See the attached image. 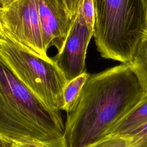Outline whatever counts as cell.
<instances>
[{
	"label": "cell",
	"mask_w": 147,
	"mask_h": 147,
	"mask_svg": "<svg viewBox=\"0 0 147 147\" xmlns=\"http://www.w3.org/2000/svg\"><path fill=\"white\" fill-rule=\"evenodd\" d=\"M144 94L128 64L90 74L67 113L64 136L68 147H86L105 137Z\"/></svg>",
	"instance_id": "1"
},
{
	"label": "cell",
	"mask_w": 147,
	"mask_h": 147,
	"mask_svg": "<svg viewBox=\"0 0 147 147\" xmlns=\"http://www.w3.org/2000/svg\"><path fill=\"white\" fill-rule=\"evenodd\" d=\"M0 147H12L11 143L0 138Z\"/></svg>",
	"instance_id": "16"
},
{
	"label": "cell",
	"mask_w": 147,
	"mask_h": 147,
	"mask_svg": "<svg viewBox=\"0 0 147 147\" xmlns=\"http://www.w3.org/2000/svg\"><path fill=\"white\" fill-rule=\"evenodd\" d=\"M60 111L51 109L0 60V138L10 143L64 136Z\"/></svg>",
	"instance_id": "2"
},
{
	"label": "cell",
	"mask_w": 147,
	"mask_h": 147,
	"mask_svg": "<svg viewBox=\"0 0 147 147\" xmlns=\"http://www.w3.org/2000/svg\"><path fill=\"white\" fill-rule=\"evenodd\" d=\"M128 136L132 137L131 147H147V122Z\"/></svg>",
	"instance_id": "14"
},
{
	"label": "cell",
	"mask_w": 147,
	"mask_h": 147,
	"mask_svg": "<svg viewBox=\"0 0 147 147\" xmlns=\"http://www.w3.org/2000/svg\"><path fill=\"white\" fill-rule=\"evenodd\" d=\"M147 122V93L114 127L109 134L129 136Z\"/></svg>",
	"instance_id": "8"
},
{
	"label": "cell",
	"mask_w": 147,
	"mask_h": 147,
	"mask_svg": "<svg viewBox=\"0 0 147 147\" xmlns=\"http://www.w3.org/2000/svg\"><path fill=\"white\" fill-rule=\"evenodd\" d=\"M147 93V29L142 34L131 62L128 64Z\"/></svg>",
	"instance_id": "9"
},
{
	"label": "cell",
	"mask_w": 147,
	"mask_h": 147,
	"mask_svg": "<svg viewBox=\"0 0 147 147\" xmlns=\"http://www.w3.org/2000/svg\"><path fill=\"white\" fill-rule=\"evenodd\" d=\"M11 1V0H0V5L1 6H3L9 3V2H10Z\"/></svg>",
	"instance_id": "17"
},
{
	"label": "cell",
	"mask_w": 147,
	"mask_h": 147,
	"mask_svg": "<svg viewBox=\"0 0 147 147\" xmlns=\"http://www.w3.org/2000/svg\"><path fill=\"white\" fill-rule=\"evenodd\" d=\"M0 60L47 107L62 110L67 80L52 58L41 57L3 37L0 39Z\"/></svg>",
	"instance_id": "4"
},
{
	"label": "cell",
	"mask_w": 147,
	"mask_h": 147,
	"mask_svg": "<svg viewBox=\"0 0 147 147\" xmlns=\"http://www.w3.org/2000/svg\"><path fill=\"white\" fill-rule=\"evenodd\" d=\"M80 0H56V1L73 18L75 16Z\"/></svg>",
	"instance_id": "15"
},
{
	"label": "cell",
	"mask_w": 147,
	"mask_h": 147,
	"mask_svg": "<svg viewBox=\"0 0 147 147\" xmlns=\"http://www.w3.org/2000/svg\"><path fill=\"white\" fill-rule=\"evenodd\" d=\"M89 75L90 74L86 71L81 75L67 82L63 92L62 110L68 113L72 109Z\"/></svg>",
	"instance_id": "10"
},
{
	"label": "cell",
	"mask_w": 147,
	"mask_h": 147,
	"mask_svg": "<svg viewBox=\"0 0 147 147\" xmlns=\"http://www.w3.org/2000/svg\"><path fill=\"white\" fill-rule=\"evenodd\" d=\"M93 37L100 56L129 64L147 29V0H94Z\"/></svg>",
	"instance_id": "3"
},
{
	"label": "cell",
	"mask_w": 147,
	"mask_h": 147,
	"mask_svg": "<svg viewBox=\"0 0 147 147\" xmlns=\"http://www.w3.org/2000/svg\"><path fill=\"white\" fill-rule=\"evenodd\" d=\"M39 0H11L0 6L3 37L45 59L47 55L41 30Z\"/></svg>",
	"instance_id": "5"
},
{
	"label": "cell",
	"mask_w": 147,
	"mask_h": 147,
	"mask_svg": "<svg viewBox=\"0 0 147 147\" xmlns=\"http://www.w3.org/2000/svg\"><path fill=\"white\" fill-rule=\"evenodd\" d=\"M75 15L89 26L94 28L95 16L94 0H80Z\"/></svg>",
	"instance_id": "12"
},
{
	"label": "cell",
	"mask_w": 147,
	"mask_h": 147,
	"mask_svg": "<svg viewBox=\"0 0 147 147\" xmlns=\"http://www.w3.org/2000/svg\"><path fill=\"white\" fill-rule=\"evenodd\" d=\"M38 13L43 42L45 48H62L73 18L56 0H39Z\"/></svg>",
	"instance_id": "7"
},
{
	"label": "cell",
	"mask_w": 147,
	"mask_h": 147,
	"mask_svg": "<svg viewBox=\"0 0 147 147\" xmlns=\"http://www.w3.org/2000/svg\"><path fill=\"white\" fill-rule=\"evenodd\" d=\"M12 147H68L64 136L45 141H32L11 143Z\"/></svg>",
	"instance_id": "13"
},
{
	"label": "cell",
	"mask_w": 147,
	"mask_h": 147,
	"mask_svg": "<svg viewBox=\"0 0 147 147\" xmlns=\"http://www.w3.org/2000/svg\"><path fill=\"white\" fill-rule=\"evenodd\" d=\"M2 38H3V33H2L1 26H0V39H1Z\"/></svg>",
	"instance_id": "18"
},
{
	"label": "cell",
	"mask_w": 147,
	"mask_h": 147,
	"mask_svg": "<svg viewBox=\"0 0 147 147\" xmlns=\"http://www.w3.org/2000/svg\"><path fill=\"white\" fill-rule=\"evenodd\" d=\"M94 28L74 16L61 49L52 59L64 74L67 82L85 72L87 49Z\"/></svg>",
	"instance_id": "6"
},
{
	"label": "cell",
	"mask_w": 147,
	"mask_h": 147,
	"mask_svg": "<svg viewBox=\"0 0 147 147\" xmlns=\"http://www.w3.org/2000/svg\"><path fill=\"white\" fill-rule=\"evenodd\" d=\"M131 136L109 134L86 147H131Z\"/></svg>",
	"instance_id": "11"
}]
</instances>
